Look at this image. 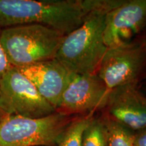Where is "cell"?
<instances>
[{"instance_id": "5bb4252c", "label": "cell", "mask_w": 146, "mask_h": 146, "mask_svg": "<svg viewBox=\"0 0 146 146\" xmlns=\"http://www.w3.org/2000/svg\"><path fill=\"white\" fill-rule=\"evenodd\" d=\"M2 29L0 28V81L2 76L7 72V70L10 68L12 66L9 62L6 54L3 50L2 45L1 43V34Z\"/></svg>"}, {"instance_id": "52a82bcc", "label": "cell", "mask_w": 146, "mask_h": 146, "mask_svg": "<svg viewBox=\"0 0 146 146\" xmlns=\"http://www.w3.org/2000/svg\"><path fill=\"white\" fill-rule=\"evenodd\" d=\"M108 93L97 74H72L56 111L72 116L94 114L104 108Z\"/></svg>"}, {"instance_id": "2e32d148", "label": "cell", "mask_w": 146, "mask_h": 146, "mask_svg": "<svg viewBox=\"0 0 146 146\" xmlns=\"http://www.w3.org/2000/svg\"><path fill=\"white\" fill-rule=\"evenodd\" d=\"M139 88L140 89V90H141L142 92H143L144 94L146 95V78L141 83V85H139Z\"/></svg>"}, {"instance_id": "277c9868", "label": "cell", "mask_w": 146, "mask_h": 146, "mask_svg": "<svg viewBox=\"0 0 146 146\" xmlns=\"http://www.w3.org/2000/svg\"><path fill=\"white\" fill-rule=\"evenodd\" d=\"M76 116L56 111L41 118L8 115L0 123V146H54Z\"/></svg>"}, {"instance_id": "ac0fdd59", "label": "cell", "mask_w": 146, "mask_h": 146, "mask_svg": "<svg viewBox=\"0 0 146 146\" xmlns=\"http://www.w3.org/2000/svg\"><path fill=\"white\" fill-rule=\"evenodd\" d=\"M143 36H144V39H145V44H146V32H145V33L143 35Z\"/></svg>"}, {"instance_id": "9c48e42d", "label": "cell", "mask_w": 146, "mask_h": 146, "mask_svg": "<svg viewBox=\"0 0 146 146\" xmlns=\"http://www.w3.org/2000/svg\"><path fill=\"white\" fill-rule=\"evenodd\" d=\"M102 110L106 116L134 132L146 127V95L139 87L126 85L110 90Z\"/></svg>"}, {"instance_id": "9a60e30c", "label": "cell", "mask_w": 146, "mask_h": 146, "mask_svg": "<svg viewBox=\"0 0 146 146\" xmlns=\"http://www.w3.org/2000/svg\"><path fill=\"white\" fill-rule=\"evenodd\" d=\"M134 146H146V127L134 132Z\"/></svg>"}, {"instance_id": "8992f818", "label": "cell", "mask_w": 146, "mask_h": 146, "mask_svg": "<svg viewBox=\"0 0 146 146\" xmlns=\"http://www.w3.org/2000/svg\"><path fill=\"white\" fill-rule=\"evenodd\" d=\"M0 108L7 116L41 118L56 110L16 67L11 66L0 81Z\"/></svg>"}, {"instance_id": "5b68a950", "label": "cell", "mask_w": 146, "mask_h": 146, "mask_svg": "<svg viewBox=\"0 0 146 146\" xmlns=\"http://www.w3.org/2000/svg\"><path fill=\"white\" fill-rule=\"evenodd\" d=\"M97 74L109 91L119 87H139L146 78V44L143 35L130 43L108 47Z\"/></svg>"}, {"instance_id": "7a4b0ae2", "label": "cell", "mask_w": 146, "mask_h": 146, "mask_svg": "<svg viewBox=\"0 0 146 146\" xmlns=\"http://www.w3.org/2000/svg\"><path fill=\"white\" fill-rule=\"evenodd\" d=\"M109 11L91 12L77 29L64 36L55 58L72 74H97L108 50L104 29Z\"/></svg>"}, {"instance_id": "3957f363", "label": "cell", "mask_w": 146, "mask_h": 146, "mask_svg": "<svg viewBox=\"0 0 146 146\" xmlns=\"http://www.w3.org/2000/svg\"><path fill=\"white\" fill-rule=\"evenodd\" d=\"M64 36L43 25H23L2 29L1 43L11 66L19 68L54 59Z\"/></svg>"}, {"instance_id": "7c38bea8", "label": "cell", "mask_w": 146, "mask_h": 146, "mask_svg": "<svg viewBox=\"0 0 146 146\" xmlns=\"http://www.w3.org/2000/svg\"><path fill=\"white\" fill-rule=\"evenodd\" d=\"M94 116H76L64 132L56 146H81L84 131Z\"/></svg>"}, {"instance_id": "ba28073f", "label": "cell", "mask_w": 146, "mask_h": 146, "mask_svg": "<svg viewBox=\"0 0 146 146\" xmlns=\"http://www.w3.org/2000/svg\"><path fill=\"white\" fill-rule=\"evenodd\" d=\"M146 29V0H124L106 15L104 41L112 47L130 43Z\"/></svg>"}, {"instance_id": "6da1fadb", "label": "cell", "mask_w": 146, "mask_h": 146, "mask_svg": "<svg viewBox=\"0 0 146 146\" xmlns=\"http://www.w3.org/2000/svg\"><path fill=\"white\" fill-rule=\"evenodd\" d=\"M117 4V0H0V28L36 24L66 35L91 12Z\"/></svg>"}, {"instance_id": "30bf717a", "label": "cell", "mask_w": 146, "mask_h": 146, "mask_svg": "<svg viewBox=\"0 0 146 146\" xmlns=\"http://www.w3.org/2000/svg\"><path fill=\"white\" fill-rule=\"evenodd\" d=\"M17 68L33 83L40 94L57 110L72 73L56 58Z\"/></svg>"}, {"instance_id": "8fae6325", "label": "cell", "mask_w": 146, "mask_h": 146, "mask_svg": "<svg viewBox=\"0 0 146 146\" xmlns=\"http://www.w3.org/2000/svg\"><path fill=\"white\" fill-rule=\"evenodd\" d=\"M102 118L106 129L108 146H134V131L105 114Z\"/></svg>"}, {"instance_id": "e0dca14e", "label": "cell", "mask_w": 146, "mask_h": 146, "mask_svg": "<svg viewBox=\"0 0 146 146\" xmlns=\"http://www.w3.org/2000/svg\"><path fill=\"white\" fill-rule=\"evenodd\" d=\"M6 116H7V115L5 114L2 110H1V108H0V123H1V122L2 121L3 119L6 117Z\"/></svg>"}, {"instance_id": "4fadbf2b", "label": "cell", "mask_w": 146, "mask_h": 146, "mask_svg": "<svg viewBox=\"0 0 146 146\" xmlns=\"http://www.w3.org/2000/svg\"><path fill=\"white\" fill-rule=\"evenodd\" d=\"M81 146H108L107 133L102 118H91L84 131Z\"/></svg>"}]
</instances>
